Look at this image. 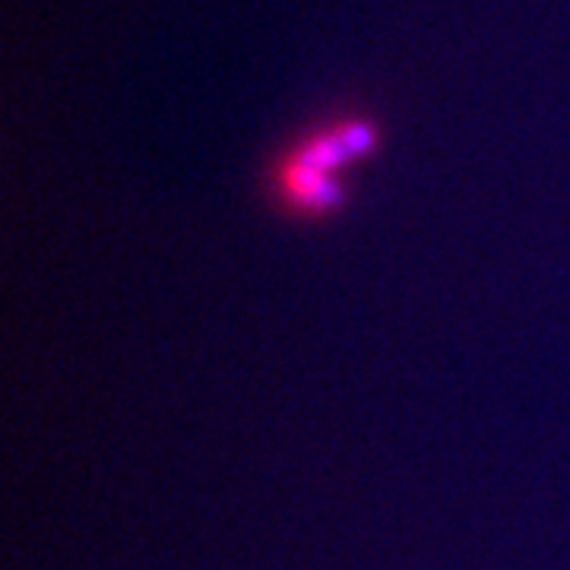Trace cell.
Listing matches in <instances>:
<instances>
[{"mask_svg":"<svg viewBox=\"0 0 570 570\" xmlns=\"http://www.w3.org/2000/svg\"><path fill=\"white\" fill-rule=\"evenodd\" d=\"M377 127L367 121H343L314 130L276 168V197L298 216L321 219L343 206V178L348 163L374 153Z\"/></svg>","mask_w":570,"mask_h":570,"instance_id":"6da1fadb","label":"cell"}]
</instances>
